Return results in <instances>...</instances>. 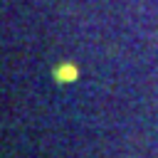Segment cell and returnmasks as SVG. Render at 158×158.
Masks as SVG:
<instances>
[{"mask_svg": "<svg viewBox=\"0 0 158 158\" xmlns=\"http://www.w3.org/2000/svg\"><path fill=\"white\" fill-rule=\"evenodd\" d=\"M52 79L57 84H74L79 79V67L74 62H59L52 67Z\"/></svg>", "mask_w": 158, "mask_h": 158, "instance_id": "cell-1", "label": "cell"}]
</instances>
